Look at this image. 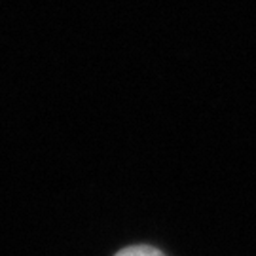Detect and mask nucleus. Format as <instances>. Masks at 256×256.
I'll return each mask as SVG.
<instances>
[{
    "instance_id": "obj_1",
    "label": "nucleus",
    "mask_w": 256,
    "mask_h": 256,
    "mask_svg": "<svg viewBox=\"0 0 256 256\" xmlns=\"http://www.w3.org/2000/svg\"><path fill=\"white\" fill-rule=\"evenodd\" d=\"M114 256H165V254L154 247L135 245V247H128V248H124V250H120V252H116Z\"/></svg>"
}]
</instances>
